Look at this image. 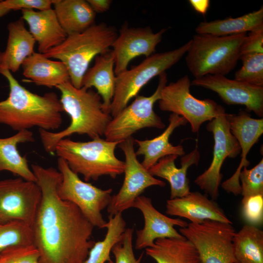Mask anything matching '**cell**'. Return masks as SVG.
Masks as SVG:
<instances>
[{
    "mask_svg": "<svg viewBox=\"0 0 263 263\" xmlns=\"http://www.w3.org/2000/svg\"><path fill=\"white\" fill-rule=\"evenodd\" d=\"M42 198L32 226L41 263H83L94 244V226L74 203L61 199L58 169L32 164Z\"/></svg>",
    "mask_w": 263,
    "mask_h": 263,
    "instance_id": "cell-1",
    "label": "cell"
},
{
    "mask_svg": "<svg viewBox=\"0 0 263 263\" xmlns=\"http://www.w3.org/2000/svg\"><path fill=\"white\" fill-rule=\"evenodd\" d=\"M56 88L61 93L60 103L71 122L66 128L59 132L39 129L45 150L55 154L57 143L74 134L86 135L92 139L103 136L112 117L104 111L102 99L97 93L83 87L76 88L70 81Z\"/></svg>",
    "mask_w": 263,
    "mask_h": 263,
    "instance_id": "cell-2",
    "label": "cell"
},
{
    "mask_svg": "<svg viewBox=\"0 0 263 263\" xmlns=\"http://www.w3.org/2000/svg\"><path fill=\"white\" fill-rule=\"evenodd\" d=\"M9 88L8 97L0 101V124L19 132L34 127L51 131L58 129L64 112L57 95L33 93L20 84L8 70L0 72Z\"/></svg>",
    "mask_w": 263,
    "mask_h": 263,
    "instance_id": "cell-3",
    "label": "cell"
},
{
    "mask_svg": "<svg viewBox=\"0 0 263 263\" xmlns=\"http://www.w3.org/2000/svg\"><path fill=\"white\" fill-rule=\"evenodd\" d=\"M117 35L114 27L104 22L94 23L81 33L68 36L59 45L43 54L62 62L68 70L71 83L80 88L91 61L110 49Z\"/></svg>",
    "mask_w": 263,
    "mask_h": 263,
    "instance_id": "cell-4",
    "label": "cell"
},
{
    "mask_svg": "<svg viewBox=\"0 0 263 263\" xmlns=\"http://www.w3.org/2000/svg\"><path fill=\"white\" fill-rule=\"evenodd\" d=\"M120 143L101 137L86 142L66 138L57 143L55 154L64 159L73 171L81 174L86 182L96 181L104 175L114 179L123 173L125 169V162L114 152Z\"/></svg>",
    "mask_w": 263,
    "mask_h": 263,
    "instance_id": "cell-5",
    "label": "cell"
},
{
    "mask_svg": "<svg viewBox=\"0 0 263 263\" xmlns=\"http://www.w3.org/2000/svg\"><path fill=\"white\" fill-rule=\"evenodd\" d=\"M247 33L227 36L195 35L185 58L195 78L207 75H225L236 67Z\"/></svg>",
    "mask_w": 263,
    "mask_h": 263,
    "instance_id": "cell-6",
    "label": "cell"
},
{
    "mask_svg": "<svg viewBox=\"0 0 263 263\" xmlns=\"http://www.w3.org/2000/svg\"><path fill=\"white\" fill-rule=\"evenodd\" d=\"M190 44L189 40L172 50L154 53L137 65L117 75L114 94L110 106L111 116H115L124 109L151 79L159 76L177 63L186 54Z\"/></svg>",
    "mask_w": 263,
    "mask_h": 263,
    "instance_id": "cell-7",
    "label": "cell"
},
{
    "mask_svg": "<svg viewBox=\"0 0 263 263\" xmlns=\"http://www.w3.org/2000/svg\"><path fill=\"white\" fill-rule=\"evenodd\" d=\"M57 168L62 176L57 188L60 198L75 204L94 227L105 228L107 222L101 212L111 201L113 189H102L82 181L62 158H58Z\"/></svg>",
    "mask_w": 263,
    "mask_h": 263,
    "instance_id": "cell-8",
    "label": "cell"
},
{
    "mask_svg": "<svg viewBox=\"0 0 263 263\" xmlns=\"http://www.w3.org/2000/svg\"><path fill=\"white\" fill-rule=\"evenodd\" d=\"M167 81L166 72L161 74L157 88L151 95H137L131 104L113 117L104 133L105 140L121 142L144 128L164 129L165 124L154 111L153 106L160 99L161 91Z\"/></svg>",
    "mask_w": 263,
    "mask_h": 263,
    "instance_id": "cell-9",
    "label": "cell"
},
{
    "mask_svg": "<svg viewBox=\"0 0 263 263\" xmlns=\"http://www.w3.org/2000/svg\"><path fill=\"white\" fill-rule=\"evenodd\" d=\"M191 82L185 75L161 90L159 109L184 117L190 124L192 132H198L201 125L210 121L218 114L221 105L210 99H199L190 92Z\"/></svg>",
    "mask_w": 263,
    "mask_h": 263,
    "instance_id": "cell-10",
    "label": "cell"
},
{
    "mask_svg": "<svg viewBox=\"0 0 263 263\" xmlns=\"http://www.w3.org/2000/svg\"><path fill=\"white\" fill-rule=\"evenodd\" d=\"M235 232L232 224L209 220L179 228L196 248L202 263H238L232 248Z\"/></svg>",
    "mask_w": 263,
    "mask_h": 263,
    "instance_id": "cell-11",
    "label": "cell"
},
{
    "mask_svg": "<svg viewBox=\"0 0 263 263\" xmlns=\"http://www.w3.org/2000/svg\"><path fill=\"white\" fill-rule=\"evenodd\" d=\"M225 110L221 106L218 114L206 126L213 135V157L209 167L194 180V183L211 199L219 196V186L223 178L221 169L226 158H235L241 153L238 142L232 134L225 116Z\"/></svg>",
    "mask_w": 263,
    "mask_h": 263,
    "instance_id": "cell-12",
    "label": "cell"
},
{
    "mask_svg": "<svg viewBox=\"0 0 263 263\" xmlns=\"http://www.w3.org/2000/svg\"><path fill=\"white\" fill-rule=\"evenodd\" d=\"M41 198L36 182L20 177L0 181V223L19 221L32 227Z\"/></svg>",
    "mask_w": 263,
    "mask_h": 263,
    "instance_id": "cell-13",
    "label": "cell"
},
{
    "mask_svg": "<svg viewBox=\"0 0 263 263\" xmlns=\"http://www.w3.org/2000/svg\"><path fill=\"white\" fill-rule=\"evenodd\" d=\"M134 139L130 137L118 144L125 156L124 180L117 194L112 196L107 207L109 215L113 216L132 207L135 199L148 188L164 187V182L152 176L139 162L134 149Z\"/></svg>",
    "mask_w": 263,
    "mask_h": 263,
    "instance_id": "cell-14",
    "label": "cell"
},
{
    "mask_svg": "<svg viewBox=\"0 0 263 263\" xmlns=\"http://www.w3.org/2000/svg\"><path fill=\"white\" fill-rule=\"evenodd\" d=\"M166 31L163 28L154 33L149 27L123 25L112 46L116 76L127 70L134 58L143 55L147 57L153 54Z\"/></svg>",
    "mask_w": 263,
    "mask_h": 263,
    "instance_id": "cell-15",
    "label": "cell"
},
{
    "mask_svg": "<svg viewBox=\"0 0 263 263\" xmlns=\"http://www.w3.org/2000/svg\"><path fill=\"white\" fill-rule=\"evenodd\" d=\"M191 85L211 90L227 105H241L246 112L263 117V87L230 79L225 75H207L191 82Z\"/></svg>",
    "mask_w": 263,
    "mask_h": 263,
    "instance_id": "cell-16",
    "label": "cell"
},
{
    "mask_svg": "<svg viewBox=\"0 0 263 263\" xmlns=\"http://www.w3.org/2000/svg\"><path fill=\"white\" fill-rule=\"evenodd\" d=\"M132 207L139 209L144 217V226L136 231L135 248L138 250L151 247L156 239H183L185 237L174 227L187 226L188 223L179 218H171L158 211L153 206L151 199L140 195Z\"/></svg>",
    "mask_w": 263,
    "mask_h": 263,
    "instance_id": "cell-17",
    "label": "cell"
},
{
    "mask_svg": "<svg viewBox=\"0 0 263 263\" xmlns=\"http://www.w3.org/2000/svg\"><path fill=\"white\" fill-rule=\"evenodd\" d=\"M225 116L230 131L240 145L241 159L236 171L224 181L221 186L227 192L237 195L241 194V191L239 179L240 173L244 167L247 168L250 164L247 155L263 133V119L252 118L244 111H241L236 114L226 113Z\"/></svg>",
    "mask_w": 263,
    "mask_h": 263,
    "instance_id": "cell-18",
    "label": "cell"
},
{
    "mask_svg": "<svg viewBox=\"0 0 263 263\" xmlns=\"http://www.w3.org/2000/svg\"><path fill=\"white\" fill-rule=\"evenodd\" d=\"M166 213L186 218L193 224H201L207 220L232 224L214 200L198 191L167 200Z\"/></svg>",
    "mask_w": 263,
    "mask_h": 263,
    "instance_id": "cell-19",
    "label": "cell"
},
{
    "mask_svg": "<svg viewBox=\"0 0 263 263\" xmlns=\"http://www.w3.org/2000/svg\"><path fill=\"white\" fill-rule=\"evenodd\" d=\"M22 17L38 44L39 53L44 54L61 44L67 35L60 25L53 8L43 10H21Z\"/></svg>",
    "mask_w": 263,
    "mask_h": 263,
    "instance_id": "cell-20",
    "label": "cell"
},
{
    "mask_svg": "<svg viewBox=\"0 0 263 263\" xmlns=\"http://www.w3.org/2000/svg\"><path fill=\"white\" fill-rule=\"evenodd\" d=\"M177 157L176 155H169L161 158L148 170L152 176L168 181L170 187V199L182 197L190 192L187 171L191 166L198 164L200 154L196 146L189 153L182 156L180 168L175 164Z\"/></svg>",
    "mask_w": 263,
    "mask_h": 263,
    "instance_id": "cell-21",
    "label": "cell"
},
{
    "mask_svg": "<svg viewBox=\"0 0 263 263\" xmlns=\"http://www.w3.org/2000/svg\"><path fill=\"white\" fill-rule=\"evenodd\" d=\"M8 36L4 51L0 52V73L4 70L17 72L25 59L34 51L36 41L21 18L7 25Z\"/></svg>",
    "mask_w": 263,
    "mask_h": 263,
    "instance_id": "cell-22",
    "label": "cell"
},
{
    "mask_svg": "<svg viewBox=\"0 0 263 263\" xmlns=\"http://www.w3.org/2000/svg\"><path fill=\"white\" fill-rule=\"evenodd\" d=\"M116 78L114 57L112 50L109 49L94 58L93 66L88 69L82 80L81 87H94L102 99L104 111L110 114Z\"/></svg>",
    "mask_w": 263,
    "mask_h": 263,
    "instance_id": "cell-23",
    "label": "cell"
},
{
    "mask_svg": "<svg viewBox=\"0 0 263 263\" xmlns=\"http://www.w3.org/2000/svg\"><path fill=\"white\" fill-rule=\"evenodd\" d=\"M169 121L168 126L158 136L144 140L134 139V142L138 147L135 152L136 155L144 156L141 164L148 170L165 156L169 155L179 156L185 154L182 146L172 145L169 139L175 129L186 125L188 121L184 117L173 113L170 114Z\"/></svg>",
    "mask_w": 263,
    "mask_h": 263,
    "instance_id": "cell-24",
    "label": "cell"
},
{
    "mask_svg": "<svg viewBox=\"0 0 263 263\" xmlns=\"http://www.w3.org/2000/svg\"><path fill=\"white\" fill-rule=\"evenodd\" d=\"M21 67L24 76L38 86L56 88L70 81L68 70L62 62L51 60L39 52H34L27 57Z\"/></svg>",
    "mask_w": 263,
    "mask_h": 263,
    "instance_id": "cell-25",
    "label": "cell"
},
{
    "mask_svg": "<svg viewBox=\"0 0 263 263\" xmlns=\"http://www.w3.org/2000/svg\"><path fill=\"white\" fill-rule=\"evenodd\" d=\"M34 141L33 133L28 130L18 132L8 137L0 138V172L8 171L25 180L36 182L26 156H21L18 150V144Z\"/></svg>",
    "mask_w": 263,
    "mask_h": 263,
    "instance_id": "cell-26",
    "label": "cell"
},
{
    "mask_svg": "<svg viewBox=\"0 0 263 263\" xmlns=\"http://www.w3.org/2000/svg\"><path fill=\"white\" fill-rule=\"evenodd\" d=\"M53 6L67 36L81 33L94 24L96 13L87 0H54Z\"/></svg>",
    "mask_w": 263,
    "mask_h": 263,
    "instance_id": "cell-27",
    "label": "cell"
},
{
    "mask_svg": "<svg viewBox=\"0 0 263 263\" xmlns=\"http://www.w3.org/2000/svg\"><path fill=\"white\" fill-rule=\"evenodd\" d=\"M145 249L157 263H202L196 248L186 238L158 239Z\"/></svg>",
    "mask_w": 263,
    "mask_h": 263,
    "instance_id": "cell-28",
    "label": "cell"
},
{
    "mask_svg": "<svg viewBox=\"0 0 263 263\" xmlns=\"http://www.w3.org/2000/svg\"><path fill=\"white\" fill-rule=\"evenodd\" d=\"M263 27V7L237 18L202 21L195 29L197 34L227 36L247 33Z\"/></svg>",
    "mask_w": 263,
    "mask_h": 263,
    "instance_id": "cell-29",
    "label": "cell"
},
{
    "mask_svg": "<svg viewBox=\"0 0 263 263\" xmlns=\"http://www.w3.org/2000/svg\"><path fill=\"white\" fill-rule=\"evenodd\" d=\"M232 248L238 263H263V231L257 226L245 225L235 232Z\"/></svg>",
    "mask_w": 263,
    "mask_h": 263,
    "instance_id": "cell-30",
    "label": "cell"
},
{
    "mask_svg": "<svg viewBox=\"0 0 263 263\" xmlns=\"http://www.w3.org/2000/svg\"><path fill=\"white\" fill-rule=\"evenodd\" d=\"M126 225L122 213L109 215V221L105 225V228L107 229L105 238L94 242L83 263H106L111 261L112 249L120 240Z\"/></svg>",
    "mask_w": 263,
    "mask_h": 263,
    "instance_id": "cell-31",
    "label": "cell"
},
{
    "mask_svg": "<svg viewBox=\"0 0 263 263\" xmlns=\"http://www.w3.org/2000/svg\"><path fill=\"white\" fill-rule=\"evenodd\" d=\"M33 244V231L28 225L19 221L0 223V254L10 246Z\"/></svg>",
    "mask_w": 263,
    "mask_h": 263,
    "instance_id": "cell-32",
    "label": "cell"
},
{
    "mask_svg": "<svg viewBox=\"0 0 263 263\" xmlns=\"http://www.w3.org/2000/svg\"><path fill=\"white\" fill-rule=\"evenodd\" d=\"M242 67L236 72L234 79L259 87H263V53L241 55Z\"/></svg>",
    "mask_w": 263,
    "mask_h": 263,
    "instance_id": "cell-33",
    "label": "cell"
},
{
    "mask_svg": "<svg viewBox=\"0 0 263 263\" xmlns=\"http://www.w3.org/2000/svg\"><path fill=\"white\" fill-rule=\"evenodd\" d=\"M242 201L257 195H263V159L254 167L247 169L244 167L239 176Z\"/></svg>",
    "mask_w": 263,
    "mask_h": 263,
    "instance_id": "cell-34",
    "label": "cell"
},
{
    "mask_svg": "<svg viewBox=\"0 0 263 263\" xmlns=\"http://www.w3.org/2000/svg\"><path fill=\"white\" fill-rule=\"evenodd\" d=\"M0 263H41L40 255L33 244L10 246L0 254Z\"/></svg>",
    "mask_w": 263,
    "mask_h": 263,
    "instance_id": "cell-35",
    "label": "cell"
},
{
    "mask_svg": "<svg viewBox=\"0 0 263 263\" xmlns=\"http://www.w3.org/2000/svg\"><path fill=\"white\" fill-rule=\"evenodd\" d=\"M133 229L126 228L120 240L113 246L112 252L115 261L112 260L106 263H141L143 254L136 259L133 250Z\"/></svg>",
    "mask_w": 263,
    "mask_h": 263,
    "instance_id": "cell-36",
    "label": "cell"
},
{
    "mask_svg": "<svg viewBox=\"0 0 263 263\" xmlns=\"http://www.w3.org/2000/svg\"><path fill=\"white\" fill-rule=\"evenodd\" d=\"M242 216L249 224L257 226L263 221V195H254L242 201Z\"/></svg>",
    "mask_w": 263,
    "mask_h": 263,
    "instance_id": "cell-37",
    "label": "cell"
},
{
    "mask_svg": "<svg viewBox=\"0 0 263 263\" xmlns=\"http://www.w3.org/2000/svg\"><path fill=\"white\" fill-rule=\"evenodd\" d=\"M240 53L241 55L263 53V27L247 34L242 44Z\"/></svg>",
    "mask_w": 263,
    "mask_h": 263,
    "instance_id": "cell-38",
    "label": "cell"
},
{
    "mask_svg": "<svg viewBox=\"0 0 263 263\" xmlns=\"http://www.w3.org/2000/svg\"><path fill=\"white\" fill-rule=\"evenodd\" d=\"M3 1L11 11L23 9L43 11L51 8L54 0H5Z\"/></svg>",
    "mask_w": 263,
    "mask_h": 263,
    "instance_id": "cell-39",
    "label": "cell"
},
{
    "mask_svg": "<svg viewBox=\"0 0 263 263\" xmlns=\"http://www.w3.org/2000/svg\"><path fill=\"white\" fill-rule=\"evenodd\" d=\"M87 1L95 13H101L107 11L112 3L111 0H87Z\"/></svg>",
    "mask_w": 263,
    "mask_h": 263,
    "instance_id": "cell-40",
    "label": "cell"
},
{
    "mask_svg": "<svg viewBox=\"0 0 263 263\" xmlns=\"http://www.w3.org/2000/svg\"><path fill=\"white\" fill-rule=\"evenodd\" d=\"M188 1L194 10L202 15L207 13L210 4L209 0H189Z\"/></svg>",
    "mask_w": 263,
    "mask_h": 263,
    "instance_id": "cell-41",
    "label": "cell"
},
{
    "mask_svg": "<svg viewBox=\"0 0 263 263\" xmlns=\"http://www.w3.org/2000/svg\"><path fill=\"white\" fill-rule=\"evenodd\" d=\"M11 10L5 5L3 0L0 1V18L7 14Z\"/></svg>",
    "mask_w": 263,
    "mask_h": 263,
    "instance_id": "cell-42",
    "label": "cell"
},
{
    "mask_svg": "<svg viewBox=\"0 0 263 263\" xmlns=\"http://www.w3.org/2000/svg\"></svg>",
    "mask_w": 263,
    "mask_h": 263,
    "instance_id": "cell-43",
    "label": "cell"
}]
</instances>
